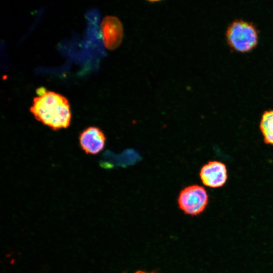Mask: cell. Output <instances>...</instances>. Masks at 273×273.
Masks as SVG:
<instances>
[{
  "instance_id": "obj_6",
  "label": "cell",
  "mask_w": 273,
  "mask_h": 273,
  "mask_svg": "<svg viewBox=\"0 0 273 273\" xmlns=\"http://www.w3.org/2000/svg\"><path fill=\"white\" fill-rule=\"evenodd\" d=\"M200 176L203 184L215 188L222 186L228 178L225 165L218 161H209L201 169Z\"/></svg>"
},
{
  "instance_id": "obj_1",
  "label": "cell",
  "mask_w": 273,
  "mask_h": 273,
  "mask_svg": "<svg viewBox=\"0 0 273 273\" xmlns=\"http://www.w3.org/2000/svg\"><path fill=\"white\" fill-rule=\"evenodd\" d=\"M36 93L30 108L34 118L54 130L68 127L71 113L67 99L43 87L37 89Z\"/></svg>"
},
{
  "instance_id": "obj_8",
  "label": "cell",
  "mask_w": 273,
  "mask_h": 273,
  "mask_svg": "<svg viewBox=\"0 0 273 273\" xmlns=\"http://www.w3.org/2000/svg\"><path fill=\"white\" fill-rule=\"evenodd\" d=\"M135 273H148V272H146L143 271H138Z\"/></svg>"
},
{
  "instance_id": "obj_3",
  "label": "cell",
  "mask_w": 273,
  "mask_h": 273,
  "mask_svg": "<svg viewBox=\"0 0 273 273\" xmlns=\"http://www.w3.org/2000/svg\"><path fill=\"white\" fill-rule=\"evenodd\" d=\"M178 204L183 212L191 215H197L205 209L208 202L206 190L197 185L183 189L178 196Z\"/></svg>"
},
{
  "instance_id": "obj_7",
  "label": "cell",
  "mask_w": 273,
  "mask_h": 273,
  "mask_svg": "<svg viewBox=\"0 0 273 273\" xmlns=\"http://www.w3.org/2000/svg\"><path fill=\"white\" fill-rule=\"evenodd\" d=\"M260 129L264 142L273 145V110L265 111L261 117Z\"/></svg>"
},
{
  "instance_id": "obj_9",
  "label": "cell",
  "mask_w": 273,
  "mask_h": 273,
  "mask_svg": "<svg viewBox=\"0 0 273 273\" xmlns=\"http://www.w3.org/2000/svg\"><path fill=\"white\" fill-rule=\"evenodd\" d=\"M148 1H150V2H156V1H158L160 0H148Z\"/></svg>"
},
{
  "instance_id": "obj_5",
  "label": "cell",
  "mask_w": 273,
  "mask_h": 273,
  "mask_svg": "<svg viewBox=\"0 0 273 273\" xmlns=\"http://www.w3.org/2000/svg\"><path fill=\"white\" fill-rule=\"evenodd\" d=\"M79 143L81 148L85 153L96 155L104 148L106 137L99 127L89 126L80 133Z\"/></svg>"
},
{
  "instance_id": "obj_2",
  "label": "cell",
  "mask_w": 273,
  "mask_h": 273,
  "mask_svg": "<svg viewBox=\"0 0 273 273\" xmlns=\"http://www.w3.org/2000/svg\"><path fill=\"white\" fill-rule=\"evenodd\" d=\"M226 39L235 50L247 52L252 50L258 42V32L251 23L243 20H236L228 28Z\"/></svg>"
},
{
  "instance_id": "obj_4",
  "label": "cell",
  "mask_w": 273,
  "mask_h": 273,
  "mask_svg": "<svg viewBox=\"0 0 273 273\" xmlns=\"http://www.w3.org/2000/svg\"><path fill=\"white\" fill-rule=\"evenodd\" d=\"M101 30L103 43L107 49L114 50L120 44L123 29L118 18L111 16L105 17L101 23Z\"/></svg>"
}]
</instances>
